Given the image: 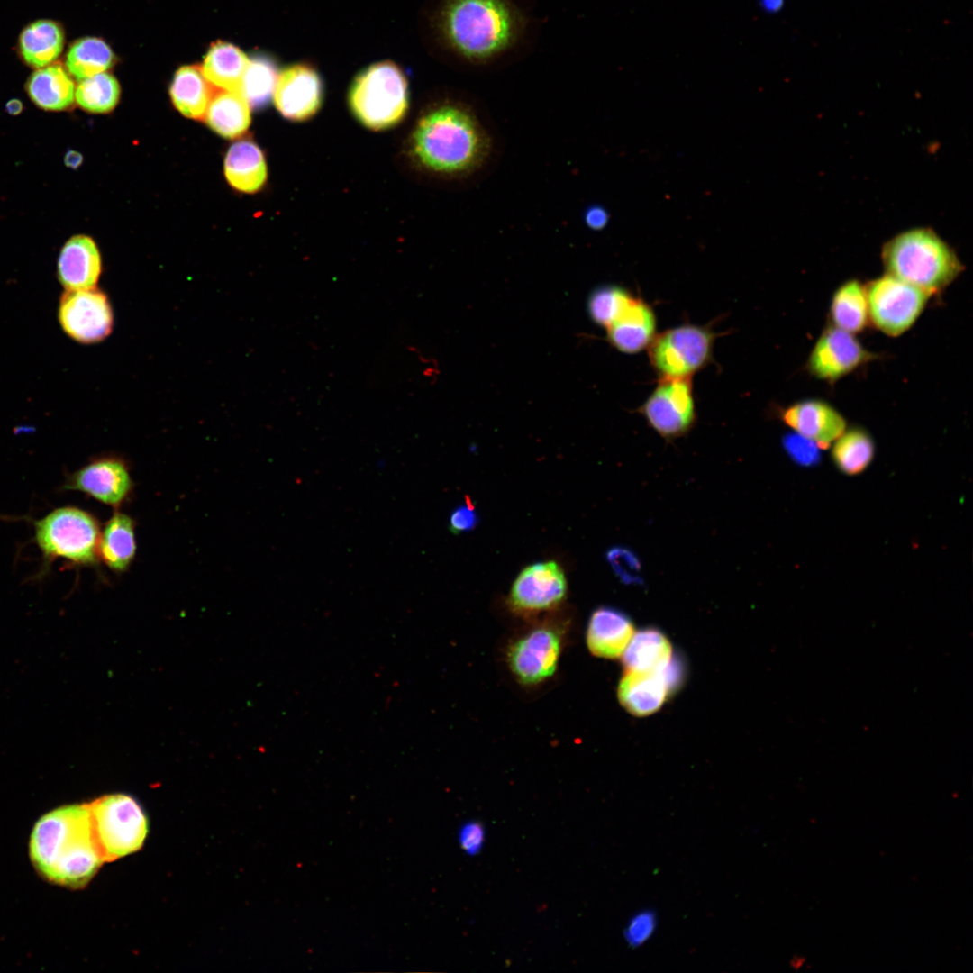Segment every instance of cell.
Instances as JSON below:
<instances>
[{
  "label": "cell",
  "instance_id": "1",
  "mask_svg": "<svg viewBox=\"0 0 973 973\" xmlns=\"http://www.w3.org/2000/svg\"><path fill=\"white\" fill-rule=\"evenodd\" d=\"M527 23L514 0H442L435 16L444 46L471 65L489 64L510 53Z\"/></svg>",
  "mask_w": 973,
  "mask_h": 973
},
{
  "label": "cell",
  "instance_id": "2",
  "mask_svg": "<svg viewBox=\"0 0 973 973\" xmlns=\"http://www.w3.org/2000/svg\"><path fill=\"white\" fill-rule=\"evenodd\" d=\"M413 153L426 170L449 178H467L488 161L493 142L468 104L446 101L429 109L412 136Z\"/></svg>",
  "mask_w": 973,
  "mask_h": 973
},
{
  "label": "cell",
  "instance_id": "3",
  "mask_svg": "<svg viewBox=\"0 0 973 973\" xmlns=\"http://www.w3.org/2000/svg\"><path fill=\"white\" fill-rule=\"evenodd\" d=\"M30 857L50 882L72 888L86 886L105 862L89 804L62 806L41 816L31 834Z\"/></svg>",
  "mask_w": 973,
  "mask_h": 973
},
{
  "label": "cell",
  "instance_id": "4",
  "mask_svg": "<svg viewBox=\"0 0 973 973\" xmlns=\"http://www.w3.org/2000/svg\"><path fill=\"white\" fill-rule=\"evenodd\" d=\"M886 273L932 296L950 286L964 266L953 249L930 228L900 232L882 248Z\"/></svg>",
  "mask_w": 973,
  "mask_h": 973
},
{
  "label": "cell",
  "instance_id": "5",
  "mask_svg": "<svg viewBox=\"0 0 973 973\" xmlns=\"http://www.w3.org/2000/svg\"><path fill=\"white\" fill-rule=\"evenodd\" d=\"M349 103L366 127L375 131L390 128L404 118L408 109L406 77L392 61L374 63L354 78Z\"/></svg>",
  "mask_w": 973,
  "mask_h": 973
},
{
  "label": "cell",
  "instance_id": "6",
  "mask_svg": "<svg viewBox=\"0 0 973 973\" xmlns=\"http://www.w3.org/2000/svg\"><path fill=\"white\" fill-rule=\"evenodd\" d=\"M97 520L77 507H60L35 523L37 545L45 559H64L79 566L98 562Z\"/></svg>",
  "mask_w": 973,
  "mask_h": 973
},
{
  "label": "cell",
  "instance_id": "7",
  "mask_svg": "<svg viewBox=\"0 0 973 973\" xmlns=\"http://www.w3.org/2000/svg\"><path fill=\"white\" fill-rule=\"evenodd\" d=\"M95 837L105 861L140 850L148 833V819L130 796L112 794L89 803Z\"/></svg>",
  "mask_w": 973,
  "mask_h": 973
},
{
  "label": "cell",
  "instance_id": "8",
  "mask_svg": "<svg viewBox=\"0 0 973 973\" xmlns=\"http://www.w3.org/2000/svg\"><path fill=\"white\" fill-rule=\"evenodd\" d=\"M714 335L705 326L682 324L656 334L649 359L660 378L692 376L711 359Z\"/></svg>",
  "mask_w": 973,
  "mask_h": 973
},
{
  "label": "cell",
  "instance_id": "9",
  "mask_svg": "<svg viewBox=\"0 0 973 973\" xmlns=\"http://www.w3.org/2000/svg\"><path fill=\"white\" fill-rule=\"evenodd\" d=\"M865 291L869 320L878 330L893 337L913 326L931 296L887 273L868 282Z\"/></svg>",
  "mask_w": 973,
  "mask_h": 973
},
{
  "label": "cell",
  "instance_id": "10",
  "mask_svg": "<svg viewBox=\"0 0 973 973\" xmlns=\"http://www.w3.org/2000/svg\"><path fill=\"white\" fill-rule=\"evenodd\" d=\"M639 411L664 440L685 436L696 420L691 377L660 378Z\"/></svg>",
  "mask_w": 973,
  "mask_h": 973
},
{
  "label": "cell",
  "instance_id": "11",
  "mask_svg": "<svg viewBox=\"0 0 973 973\" xmlns=\"http://www.w3.org/2000/svg\"><path fill=\"white\" fill-rule=\"evenodd\" d=\"M58 314L63 331L84 344L103 341L114 326L107 296L96 287L66 289L59 299Z\"/></svg>",
  "mask_w": 973,
  "mask_h": 973
},
{
  "label": "cell",
  "instance_id": "12",
  "mask_svg": "<svg viewBox=\"0 0 973 973\" xmlns=\"http://www.w3.org/2000/svg\"><path fill=\"white\" fill-rule=\"evenodd\" d=\"M568 593L563 568L554 560L540 561L523 568L512 584L508 601L521 613H537L559 605Z\"/></svg>",
  "mask_w": 973,
  "mask_h": 973
},
{
  "label": "cell",
  "instance_id": "13",
  "mask_svg": "<svg viewBox=\"0 0 973 973\" xmlns=\"http://www.w3.org/2000/svg\"><path fill=\"white\" fill-rule=\"evenodd\" d=\"M561 652L559 631L539 626L514 641L508 651V663L515 677L524 685H536L556 671Z\"/></svg>",
  "mask_w": 973,
  "mask_h": 973
},
{
  "label": "cell",
  "instance_id": "14",
  "mask_svg": "<svg viewBox=\"0 0 973 973\" xmlns=\"http://www.w3.org/2000/svg\"><path fill=\"white\" fill-rule=\"evenodd\" d=\"M854 334L833 325L823 330L807 360V368L815 377L833 382L873 359Z\"/></svg>",
  "mask_w": 973,
  "mask_h": 973
},
{
  "label": "cell",
  "instance_id": "15",
  "mask_svg": "<svg viewBox=\"0 0 973 973\" xmlns=\"http://www.w3.org/2000/svg\"><path fill=\"white\" fill-rule=\"evenodd\" d=\"M66 488L86 494L97 501L120 507L133 489L128 463L120 457L108 455L93 459L68 480Z\"/></svg>",
  "mask_w": 973,
  "mask_h": 973
},
{
  "label": "cell",
  "instance_id": "16",
  "mask_svg": "<svg viewBox=\"0 0 973 973\" xmlns=\"http://www.w3.org/2000/svg\"><path fill=\"white\" fill-rule=\"evenodd\" d=\"M323 81L310 65L297 63L286 67L277 77L273 98L277 109L286 119L296 122L312 117L321 107Z\"/></svg>",
  "mask_w": 973,
  "mask_h": 973
},
{
  "label": "cell",
  "instance_id": "17",
  "mask_svg": "<svg viewBox=\"0 0 973 973\" xmlns=\"http://www.w3.org/2000/svg\"><path fill=\"white\" fill-rule=\"evenodd\" d=\"M779 418L786 425L826 449L845 430L844 417L830 404L820 399H805L782 409Z\"/></svg>",
  "mask_w": 973,
  "mask_h": 973
},
{
  "label": "cell",
  "instance_id": "18",
  "mask_svg": "<svg viewBox=\"0 0 973 973\" xmlns=\"http://www.w3.org/2000/svg\"><path fill=\"white\" fill-rule=\"evenodd\" d=\"M101 271L100 252L90 237L76 235L64 244L58 259V278L64 288L95 287Z\"/></svg>",
  "mask_w": 973,
  "mask_h": 973
},
{
  "label": "cell",
  "instance_id": "19",
  "mask_svg": "<svg viewBox=\"0 0 973 973\" xmlns=\"http://www.w3.org/2000/svg\"><path fill=\"white\" fill-rule=\"evenodd\" d=\"M633 634L634 625L628 614L612 606H600L589 618L586 641L593 655L615 659L622 656Z\"/></svg>",
  "mask_w": 973,
  "mask_h": 973
},
{
  "label": "cell",
  "instance_id": "20",
  "mask_svg": "<svg viewBox=\"0 0 973 973\" xmlns=\"http://www.w3.org/2000/svg\"><path fill=\"white\" fill-rule=\"evenodd\" d=\"M657 320L651 306L634 296L607 329L610 343L619 351L636 354L649 348L656 336Z\"/></svg>",
  "mask_w": 973,
  "mask_h": 973
},
{
  "label": "cell",
  "instance_id": "21",
  "mask_svg": "<svg viewBox=\"0 0 973 973\" xmlns=\"http://www.w3.org/2000/svg\"><path fill=\"white\" fill-rule=\"evenodd\" d=\"M664 668L650 672L625 671L618 686L621 705L636 716L657 712L672 690Z\"/></svg>",
  "mask_w": 973,
  "mask_h": 973
},
{
  "label": "cell",
  "instance_id": "22",
  "mask_svg": "<svg viewBox=\"0 0 973 973\" xmlns=\"http://www.w3.org/2000/svg\"><path fill=\"white\" fill-rule=\"evenodd\" d=\"M136 550L134 520L126 514L115 511L100 533L99 559L111 570L123 572L133 561Z\"/></svg>",
  "mask_w": 973,
  "mask_h": 973
},
{
  "label": "cell",
  "instance_id": "23",
  "mask_svg": "<svg viewBox=\"0 0 973 973\" xmlns=\"http://www.w3.org/2000/svg\"><path fill=\"white\" fill-rule=\"evenodd\" d=\"M224 173L235 189L245 193L257 192L267 179V165L261 150L249 140L235 142L226 154Z\"/></svg>",
  "mask_w": 973,
  "mask_h": 973
},
{
  "label": "cell",
  "instance_id": "24",
  "mask_svg": "<svg viewBox=\"0 0 973 973\" xmlns=\"http://www.w3.org/2000/svg\"><path fill=\"white\" fill-rule=\"evenodd\" d=\"M623 656L625 671L650 672L666 667L672 659V646L667 636L654 627L632 635Z\"/></svg>",
  "mask_w": 973,
  "mask_h": 973
},
{
  "label": "cell",
  "instance_id": "25",
  "mask_svg": "<svg viewBox=\"0 0 973 973\" xmlns=\"http://www.w3.org/2000/svg\"><path fill=\"white\" fill-rule=\"evenodd\" d=\"M75 86L68 73L59 64L36 70L29 78L27 91L39 107L49 111L68 108L75 99Z\"/></svg>",
  "mask_w": 973,
  "mask_h": 973
},
{
  "label": "cell",
  "instance_id": "26",
  "mask_svg": "<svg viewBox=\"0 0 973 973\" xmlns=\"http://www.w3.org/2000/svg\"><path fill=\"white\" fill-rule=\"evenodd\" d=\"M215 94V87L196 66L180 68L173 79L170 95L176 108L185 116L204 119Z\"/></svg>",
  "mask_w": 973,
  "mask_h": 973
},
{
  "label": "cell",
  "instance_id": "27",
  "mask_svg": "<svg viewBox=\"0 0 973 973\" xmlns=\"http://www.w3.org/2000/svg\"><path fill=\"white\" fill-rule=\"evenodd\" d=\"M250 105L241 91L219 90L205 115L207 124L224 138L242 135L250 123Z\"/></svg>",
  "mask_w": 973,
  "mask_h": 973
},
{
  "label": "cell",
  "instance_id": "28",
  "mask_svg": "<svg viewBox=\"0 0 973 973\" xmlns=\"http://www.w3.org/2000/svg\"><path fill=\"white\" fill-rule=\"evenodd\" d=\"M249 62L248 57L239 48L228 42L217 41L209 49L201 69L214 87L241 91Z\"/></svg>",
  "mask_w": 973,
  "mask_h": 973
},
{
  "label": "cell",
  "instance_id": "29",
  "mask_svg": "<svg viewBox=\"0 0 973 973\" xmlns=\"http://www.w3.org/2000/svg\"><path fill=\"white\" fill-rule=\"evenodd\" d=\"M63 41V32L56 23L41 20L23 31L19 44L23 60L31 67L41 68L60 55Z\"/></svg>",
  "mask_w": 973,
  "mask_h": 973
},
{
  "label": "cell",
  "instance_id": "30",
  "mask_svg": "<svg viewBox=\"0 0 973 973\" xmlns=\"http://www.w3.org/2000/svg\"><path fill=\"white\" fill-rule=\"evenodd\" d=\"M830 318L832 325L850 333L863 331L869 321L865 286L853 279L841 284L832 295Z\"/></svg>",
  "mask_w": 973,
  "mask_h": 973
},
{
  "label": "cell",
  "instance_id": "31",
  "mask_svg": "<svg viewBox=\"0 0 973 973\" xmlns=\"http://www.w3.org/2000/svg\"><path fill=\"white\" fill-rule=\"evenodd\" d=\"M874 441L864 429L845 430L835 441L832 457L836 467L849 476L864 471L873 459Z\"/></svg>",
  "mask_w": 973,
  "mask_h": 973
},
{
  "label": "cell",
  "instance_id": "32",
  "mask_svg": "<svg viewBox=\"0 0 973 973\" xmlns=\"http://www.w3.org/2000/svg\"><path fill=\"white\" fill-rule=\"evenodd\" d=\"M114 62V54L105 41L87 37L76 41L68 50L66 67L76 79L82 80L105 72Z\"/></svg>",
  "mask_w": 973,
  "mask_h": 973
},
{
  "label": "cell",
  "instance_id": "33",
  "mask_svg": "<svg viewBox=\"0 0 973 973\" xmlns=\"http://www.w3.org/2000/svg\"><path fill=\"white\" fill-rule=\"evenodd\" d=\"M278 74L272 59L258 56L250 60L243 75L241 93L252 108L264 107L272 98Z\"/></svg>",
  "mask_w": 973,
  "mask_h": 973
},
{
  "label": "cell",
  "instance_id": "34",
  "mask_svg": "<svg viewBox=\"0 0 973 973\" xmlns=\"http://www.w3.org/2000/svg\"><path fill=\"white\" fill-rule=\"evenodd\" d=\"M120 96L117 80L102 72L80 80L75 90V99L80 107L95 114L110 112Z\"/></svg>",
  "mask_w": 973,
  "mask_h": 973
},
{
  "label": "cell",
  "instance_id": "35",
  "mask_svg": "<svg viewBox=\"0 0 973 973\" xmlns=\"http://www.w3.org/2000/svg\"><path fill=\"white\" fill-rule=\"evenodd\" d=\"M634 296L617 286H605L596 289L588 300L591 319L598 325L608 327L625 309Z\"/></svg>",
  "mask_w": 973,
  "mask_h": 973
},
{
  "label": "cell",
  "instance_id": "36",
  "mask_svg": "<svg viewBox=\"0 0 973 973\" xmlns=\"http://www.w3.org/2000/svg\"><path fill=\"white\" fill-rule=\"evenodd\" d=\"M791 459L803 466H813L820 459L819 446L813 441L793 432L783 440Z\"/></svg>",
  "mask_w": 973,
  "mask_h": 973
},
{
  "label": "cell",
  "instance_id": "37",
  "mask_svg": "<svg viewBox=\"0 0 973 973\" xmlns=\"http://www.w3.org/2000/svg\"><path fill=\"white\" fill-rule=\"evenodd\" d=\"M656 923L655 914L651 911L645 910L636 914L624 931L627 943L633 948L645 943L654 932Z\"/></svg>",
  "mask_w": 973,
  "mask_h": 973
},
{
  "label": "cell",
  "instance_id": "38",
  "mask_svg": "<svg viewBox=\"0 0 973 973\" xmlns=\"http://www.w3.org/2000/svg\"><path fill=\"white\" fill-rule=\"evenodd\" d=\"M479 517L475 505L469 498L456 507L449 518V530L453 534H459L472 531L478 523Z\"/></svg>",
  "mask_w": 973,
  "mask_h": 973
},
{
  "label": "cell",
  "instance_id": "39",
  "mask_svg": "<svg viewBox=\"0 0 973 973\" xmlns=\"http://www.w3.org/2000/svg\"><path fill=\"white\" fill-rule=\"evenodd\" d=\"M483 840L484 831L482 826L477 823H468L460 830L459 841L462 849L468 853L475 854L478 851L482 846Z\"/></svg>",
  "mask_w": 973,
  "mask_h": 973
},
{
  "label": "cell",
  "instance_id": "40",
  "mask_svg": "<svg viewBox=\"0 0 973 973\" xmlns=\"http://www.w3.org/2000/svg\"><path fill=\"white\" fill-rule=\"evenodd\" d=\"M609 214L600 205H591L584 212V223L593 231H601L608 223Z\"/></svg>",
  "mask_w": 973,
  "mask_h": 973
},
{
  "label": "cell",
  "instance_id": "41",
  "mask_svg": "<svg viewBox=\"0 0 973 973\" xmlns=\"http://www.w3.org/2000/svg\"><path fill=\"white\" fill-rule=\"evenodd\" d=\"M785 5V0H759L760 7L767 13L775 14L779 12Z\"/></svg>",
  "mask_w": 973,
  "mask_h": 973
},
{
  "label": "cell",
  "instance_id": "42",
  "mask_svg": "<svg viewBox=\"0 0 973 973\" xmlns=\"http://www.w3.org/2000/svg\"><path fill=\"white\" fill-rule=\"evenodd\" d=\"M82 160H83L82 155L78 151H76V150H68L66 153L65 158H64V161H65L66 166H68L69 168H78L81 165Z\"/></svg>",
  "mask_w": 973,
  "mask_h": 973
},
{
  "label": "cell",
  "instance_id": "43",
  "mask_svg": "<svg viewBox=\"0 0 973 973\" xmlns=\"http://www.w3.org/2000/svg\"><path fill=\"white\" fill-rule=\"evenodd\" d=\"M6 111L8 114L16 115L23 110V104L18 99H12L6 103Z\"/></svg>",
  "mask_w": 973,
  "mask_h": 973
},
{
  "label": "cell",
  "instance_id": "44",
  "mask_svg": "<svg viewBox=\"0 0 973 973\" xmlns=\"http://www.w3.org/2000/svg\"><path fill=\"white\" fill-rule=\"evenodd\" d=\"M805 959L804 957L798 956V957H794L791 959L790 965L794 969L797 970V969H800L805 965Z\"/></svg>",
  "mask_w": 973,
  "mask_h": 973
}]
</instances>
